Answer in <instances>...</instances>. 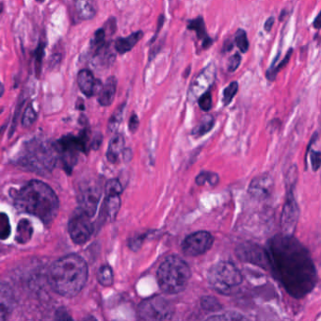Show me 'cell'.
Returning a JSON list of instances; mask_svg holds the SVG:
<instances>
[{"instance_id": "obj_1", "label": "cell", "mask_w": 321, "mask_h": 321, "mask_svg": "<svg viewBox=\"0 0 321 321\" xmlns=\"http://www.w3.org/2000/svg\"><path fill=\"white\" fill-rule=\"evenodd\" d=\"M267 259L274 277L295 299L311 293L317 283V273L309 251L289 234H278L267 242Z\"/></svg>"}, {"instance_id": "obj_2", "label": "cell", "mask_w": 321, "mask_h": 321, "mask_svg": "<svg viewBox=\"0 0 321 321\" xmlns=\"http://www.w3.org/2000/svg\"><path fill=\"white\" fill-rule=\"evenodd\" d=\"M14 204L19 211L28 213L50 225L58 216L60 202L54 190L40 180H31L15 194Z\"/></svg>"}, {"instance_id": "obj_3", "label": "cell", "mask_w": 321, "mask_h": 321, "mask_svg": "<svg viewBox=\"0 0 321 321\" xmlns=\"http://www.w3.org/2000/svg\"><path fill=\"white\" fill-rule=\"evenodd\" d=\"M49 284L62 297L77 296L88 280V266L78 255H68L55 262L50 267Z\"/></svg>"}, {"instance_id": "obj_4", "label": "cell", "mask_w": 321, "mask_h": 321, "mask_svg": "<svg viewBox=\"0 0 321 321\" xmlns=\"http://www.w3.org/2000/svg\"><path fill=\"white\" fill-rule=\"evenodd\" d=\"M191 277L188 264L179 256L170 255L158 267L157 278L160 289L166 294H178L185 290Z\"/></svg>"}, {"instance_id": "obj_5", "label": "cell", "mask_w": 321, "mask_h": 321, "mask_svg": "<svg viewBox=\"0 0 321 321\" xmlns=\"http://www.w3.org/2000/svg\"><path fill=\"white\" fill-rule=\"evenodd\" d=\"M20 162L28 170L39 175H46L54 169L57 162V149L39 139L31 140L24 147Z\"/></svg>"}, {"instance_id": "obj_6", "label": "cell", "mask_w": 321, "mask_h": 321, "mask_svg": "<svg viewBox=\"0 0 321 321\" xmlns=\"http://www.w3.org/2000/svg\"><path fill=\"white\" fill-rule=\"evenodd\" d=\"M207 280L214 290L230 295L242 284L243 275L232 261H219L208 270Z\"/></svg>"}, {"instance_id": "obj_7", "label": "cell", "mask_w": 321, "mask_h": 321, "mask_svg": "<svg viewBox=\"0 0 321 321\" xmlns=\"http://www.w3.org/2000/svg\"><path fill=\"white\" fill-rule=\"evenodd\" d=\"M138 313L139 318L143 320H169L175 315V309L168 300L155 296L140 303Z\"/></svg>"}, {"instance_id": "obj_8", "label": "cell", "mask_w": 321, "mask_h": 321, "mask_svg": "<svg viewBox=\"0 0 321 321\" xmlns=\"http://www.w3.org/2000/svg\"><path fill=\"white\" fill-rule=\"evenodd\" d=\"M91 218V216L79 207L72 215L69 219L68 231L73 243L83 245L89 241L93 233Z\"/></svg>"}, {"instance_id": "obj_9", "label": "cell", "mask_w": 321, "mask_h": 321, "mask_svg": "<svg viewBox=\"0 0 321 321\" xmlns=\"http://www.w3.org/2000/svg\"><path fill=\"white\" fill-rule=\"evenodd\" d=\"M217 78V67L215 63H209L200 73L193 79L188 89V98L189 101L198 100L199 97L206 91H210Z\"/></svg>"}, {"instance_id": "obj_10", "label": "cell", "mask_w": 321, "mask_h": 321, "mask_svg": "<svg viewBox=\"0 0 321 321\" xmlns=\"http://www.w3.org/2000/svg\"><path fill=\"white\" fill-rule=\"evenodd\" d=\"M213 243L214 237L209 232L198 231L184 239L183 253L188 256H199L212 248Z\"/></svg>"}, {"instance_id": "obj_11", "label": "cell", "mask_w": 321, "mask_h": 321, "mask_svg": "<svg viewBox=\"0 0 321 321\" xmlns=\"http://www.w3.org/2000/svg\"><path fill=\"white\" fill-rule=\"evenodd\" d=\"M236 255L243 262L251 263L255 266L267 268L269 267L266 248L254 243H243L236 248Z\"/></svg>"}, {"instance_id": "obj_12", "label": "cell", "mask_w": 321, "mask_h": 321, "mask_svg": "<svg viewBox=\"0 0 321 321\" xmlns=\"http://www.w3.org/2000/svg\"><path fill=\"white\" fill-rule=\"evenodd\" d=\"M299 220V206L294 198L292 187L287 193V198L285 201V206L282 213L281 225L283 228V233L293 235L297 227Z\"/></svg>"}, {"instance_id": "obj_13", "label": "cell", "mask_w": 321, "mask_h": 321, "mask_svg": "<svg viewBox=\"0 0 321 321\" xmlns=\"http://www.w3.org/2000/svg\"><path fill=\"white\" fill-rule=\"evenodd\" d=\"M100 199V189L97 186H86L82 188L79 196V208L93 217L96 212Z\"/></svg>"}, {"instance_id": "obj_14", "label": "cell", "mask_w": 321, "mask_h": 321, "mask_svg": "<svg viewBox=\"0 0 321 321\" xmlns=\"http://www.w3.org/2000/svg\"><path fill=\"white\" fill-rule=\"evenodd\" d=\"M77 81L80 91L87 97L94 96L97 92H100L104 86L101 80L94 79L93 73L88 69L79 71Z\"/></svg>"}, {"instance_id": "obj_15", "label": "cell", "mask_w": 321, "mask_h": 321, "mask_svg": "<svg viewBox=\"0 0 321 321\" xmlns=\"http://www.w3.org/2000/svg\"><path fill=\"white\" fill-rule=\"evenodd\" d=\"M187 28H188V30H189V31H193L196 32L197 38L202 41L203 48H208V47H210L212 45L214 41L210 37L207 35L206 23H205V20L202 16H199L197 18L188 21V27Z\"/></svg>"}, {"instance_id": "obj_16", "label": "cell", "mask_w": 321, "mask_h": 321, "mask_svg": "<svg viewBox=\"0 0 321 321\" xmlns=\"http://www.w3.org/2000/svg\"><path fill=\"white\" fill-rule=\"evenodd\" d=\"M271 188V180L270 177H256L254 179L249 188V192L254 197L257 199L266 198L267 194L269 193V190Z\"/></svg>"}, {"instance_id": "obj_17", "label": "cell", "mask_w": 321, "mask_h": 321, "mask_svg": "<svg viewBox=\"0 0 321 321\" xmlns=\"http://www.w3.org/2000/svg\"><path fill=\"white\" fill-rule=\"evenodd\" d=\"M116 89H117V79L114 76H110L107 79L102 90L98 93V102L103 107L110 106L115 97Z\"/></svg>"}, {"instance_id": "obj_18", "label": "cell", "mask_w": 321, "mask_h": 321, "mask_svg": "<svg viewBox=\"0 0 321 321\" xmlns=\"http://www.w3.org/2000/svg\"><path fill=\"white\" fill-rule=\"evenodd\" d=\"M144 33L141 31H136L128 37H119L115 41L114 47L119 54L124 55L131 51L134 46L139 43Z\"/></svg>"}, {"instance_id": "obj_19", "label": "cell", "mask_w": 321, "mask_h": 321, "mask_svg": "<svg viewBox=\"0 0 321 321\" xmlns=\"http://www.w3.org/2000/svg\"><path fill=\"white\" fill-rule=\"evenodd\" d=\"M75 8L80 20L88 21L96 15L97 4L95 0H75Z\"/></svg>"}, {"instance_id": "obj_20", "label": "cell", "mask_w": 321, "mask_h": 321, "mask_svg": "<svg viewBox=\"0 0 321 321\" xmlns=\"http://www.w3.org/2000/svg\"><path fill=\"white\" fill-rule=\"evenodd\" d=\"M125 149V139L121 134H116L109 142L107 158L111 163H116Z\"/></svg>"}, {"instance_id": "obj_21", "label": "cell", "mask_w": 321, "mask_h": 321, "mask_svg": "<svg viewBox=\"0 0 321 321\" xmlns=\"http://www.w3.org/2000/svg\"><path fill=\"white\" fill-rule=\"evenodd\" d=\"M33 234V227L31 221L27 218H23L19 221L17 226V233L15 239L20 244H26L31 239V236Z\"/></svg>"}, {"instance_id": "obj_22", "label": "cell", "mask_w": 321, "mask_h": 321, "mask_svg": "<svg viewBox=\"0 0 321 321\" xmlns=\"http://www.w3.org/2000/svg\"><path fill=\"white\" fill-rule=\"evenodd\" d=\"M0 314L1 320H4L8 317V315L11 313L12 309V297L11 291L5 289V285L1 286V305H0Z\"/></svg>"}, {"instance_id": "obj_23", "label": "cell", "mask_w": 321, "mask_h": 321, "mask_svg": "<svg viewBox=\"0 0 321 321\" xmlns=\"http://www.w3.org/2000/svg\"><path fill=\"white\" fill-rule=\"evenodd\" d=\"M105 206L107 217L109 218H114L121 206L120 195H107Z\"/></svg>"}, {"instance_id": "obj_24", "label": "cell", "mask_w": 321, "mask_h": 321, "mask_svg": "<svg viewBox=\"0 0 321 321\" xmlns=\"http://www.w3.org/2000/svg\"><path fill=\"white\" fill-rule=\"evenodd\" d=\"M292 53H293V49H289V50L287 51L286 55H285L284 60L281 61L277 66H275L274 63H273V64L270 65V67L267 69V73H266L267 79H268L269 81H274V80H275L276 76L278 75L279 72H280L282 69H284V68L288 64V62L290 61Z\"/></svg>"}, {"instance_id": "obj_25", "label": "cell", "mask_w": 321, "mask_h": 321, "mask_svg": "<svg viewBox=\"0 0 321 321\" xmlns=\"http://www.w3.org/2000/svg\"><path fill=\"white\" fill-rule=\"evenodd\" d=\"M105 46H106V31L104 29H99L94 33V37L91 42V49L94 52L93 55L95 57L99 56Z\"/></svg>"}, {"instance_id": "obj_26", "label": "cell", "mask_w": 321, "mask_h": 321, "mask_svg": "<svg viewBox=\"0 0 321 321\" xmlns=\"http://www.w3.org/2000/svg\"><path fill=\"white\" fill-rule=\"evenodd\" d=\"M195 181L198 186H204L207 183L212 187H216L219 182V176H218V174L213 171H202L200 175L196 177Z\"/></svg>"}, {"instance_id": "obj_27", "label": "cell", "mask_w": 321, "mask_h": 321, "mask_svg": "<svg viewBox=\"0 0 321 321\" xmlns=\"http://www.w3.org/2000/svg\"><path fill=\"white\" fill-rule=\"evenodd\" d=\"M113 271L109 266H103L97 273V281L103 286H110L113 284Z\"/></svg>"}, {"instance_id": "obj_28", "label": "cell", "mask_w": 321, "mask_h": 321, "mask_svg": "<svg viewBox=\"0 0 321 321\" xmlns=\"http://www.w3.org/2000/svg\"><path fill=\"white\" fill-rule=\"evenodd\" d=\"M214 125H215V120L212 116H207L196 128H194L192 135H194L195 137H202L206 133H208L212 129Z\"/></svg>"}, {"instance_id": "obj_29", "label": "cell", "mask_w": 321, "mask_h": 321, "mask_svg": "<svg viewBox=\"0 0 321 321\" xmlns=\"http://www.w3.org/2000/svg\"><path fill=\"white\" fill-rule=\"evenodd\" d=\"M202 308L207 312H218L223 309V304L216 298L206 296L201 299Z\"/></svg>"}, {"instance_id": "obj_30", "label": "cell", "mask_w": 321, "mask_h": 321, "mask_svg": "<svg viewBox=\"0 0 321 321\" xmlns=\"http://www.w3.org/2000/svg\"><path fill=\"white\" fill-rule=\"evenodd\" d=\"M235 43L241 53L248 52L250 44H249L247 32L242 29H238L236 31V34H235Z\"/></svg>"}, {"instance_id": "obj_31", "label": "cell", "mask_w": 321, "mask_h": 321, "mask_svg": "<svg viewBox=\"0 0 321 321\" xmlns=\"http://www.w3.org/2000/svg\"><path fill=\"white\" fill-rule=\"evenodd\" d=\"M44 50H45V43L43 41H40V43L37 46L36 50L34 52V59H35V72L37 78L40 77V73L42 71L43 66V60L44 58Z\"/></svg>"}, {"instance_id": "obj_32", "label": "cell", "mask_w": 321, "mask_h": 321, "mask_svg": "<svg viewBox=\"0 0 321 321\" xmlns=\"http://www.w3.org/2000/svg\"><path fill=\"white\" fill-rule=\"evenodd\" d=\"M237 91H238V83L236 81L231 82L230 84L225 88L224 90V97H223V102L225 107L228 106L233 101Z\"/></svg>"}, {"instance_id": "obj_33", "label": "cell", "mask_w": 321, "mask_h": 321, "mask_svg": "<svg viewBox=\"0 0 321 321\" xmlns=\"http://www.w3.org/2000/svg\"><path fill=\"white\" fill-rule=\"evenodd\" d=\"M37 120V113L33 107L30 105L24 109L23 118H22V125L24 128H30Z\"/></svg>"}, {"instance_id": "obj_34", "label": "cell", "mask_w": 321, "mask_h": 321, "mask_svg": "<svg viewBox=\"0 0 321 321\" xmlns=\"http://www.w3.org/2000/svg\"><path fill=\"white\" fill-rule=\"evenodd\" d=\"M125 109V104L120 106L118 109H116L113 115L111 116L109 122V128L110 131H115L119 128L120 124L122 120V113Z\"/></svg>"}, {"instance_id": "obj_35", "label": "cell", "mask_w": 321, "mask_h": 321, "mask_svg": "<svg viewBox=\"0 0 321 321\" xmlns=\"http://www.w3.org/2000/svg\"><path fill=\"white\" fill-rule=\"evenodd\" d=\"M198 105H199L200 109L206 112L211 109L212 108V94H211L210 91H206L199 97Z\"/></svg>"}, {"instance_id": "obj_36", "label": "cell", "mask_w": 321, "mask_h": 321, "mask_svg": "<svg viewBox=\"0 0 321 321\" xmlns=\"http://www.w3.org/2000/svg\"><path fill=\"white\" fill-rule=\"evenodd\" d=\"M0 230H1V238L3 240L7 239L11 235V225L6 214L2 213L0 217Z\"/></svg>"}, {"instance_id": "obj_37", "label": "cell", "mask_w": 321, "mask_h": 321, "mask_svg": "<svg viewBox=\"0 0 321 321\" xmlns=\"http://www.w3.org/2000/svg\"><path fill=\"white\" fill-rule=\"evenodd\" d=\"M121 185L118 179H111L106 185L107 195H121Z\"/></svg>"}, {"instance_id": "obj_38", "label": "cell", "mask_w": 321, "mask_h": 321, "mask_svg": "<svg viewBox=\"0 0 321 321\" xmlns=\"http://www.w3.org/2000/svg\"><path fill=\"white\" fill-rule=\"evenodd\" d=\"M242 61V58L240 54H234L233 56H231L229 61H228V65H227V69L228 71L231 73H234L236 72V70L238 69V67L240 66V63Z\"/></svg>"}, {"instance_id": "obj_39", "label": "cell", "mask_w": 321, "mask_h": 321, "mask_svg": "<svg viewBox=\"0 0 321 321\" xmlns=\"http://www.w3.org/2000/svg\"><path fill=\"white\" fill-rule=\"evenodd\" d=\"M208 319L210 320H243L246 319L244 315H240L239 313H233V314H227V315H217V316H211Z\"/></svg>"}, {"instance_id": "obj_40", "label": "cell", "mask_w": 321, "mask_h": 321, "mask_svg": "<svg viewBox=\"0 0 321 321\" xmlns=\"http://www.w3.org/2000/svg\"><path fill=\"white\" fill-rule=\"evenodd\" d=\"M311 165L314 171H317L321 168V152L311 150Z\"/></svg>"}, {"instance_id": "obj_41", "label": "cell", "mask_w": 321, "mask_h": 321, "mask_svg": "<svg viewBox=\"0 0 321 321\" xmlns=\"http://www.w3.org/2000/svg\"><path fill=\"white\" fill-rule=\"evenodd\" d=\"M139 118H138L137 114L133 113V114L131 115V117H130V119H129V130H130L132 133L136 132L137 129L139 128Z\"/></svg>"}, {"instance_id": "obj_42", "label": "cell", "mask_w": 321, "mask_h": 321, "mask_svg": "<svg viewBox=\"0 0 321 321\" xmlns=\"http://www.w3.org/2000/svg\"><path fill=\"white\" fill-rule=\"evenodd\" d=\"M56 319L59 320H68L72 319V317L67 314L66 311L64 309H60L56 313Z\"/></svg>"}, {"instance_id": "obj_43", "label": "cell", "mask_w": 321, "mask_h": 321, "mask_svg": "<svg viewBox=\"0 0 321 321\" xmlns=\"http://www.w3.org/2000/svg\"><path fill=\"white\" fill-rule=\"evenodd\" d=\"M164 22H165V17H164L163 14H161V15L159 16V18H158V28H157V31H156V34H155V36L153 37V40L151 41V43H154V42L157 40L158 34L159 33L160 30H161V28L163 27Z\"/></svg>"}, {"instance_id": "obj_44", "label": "cell", "mask_w": 321, "mask_h": 321, "mask_svg": "<svg viewBox=\"0 0 321 321\" xmlns=\"http://www.w3.org/2000/svg\"><path fill=\"white\" fill-rule=\"evenodd\" d=\"M275 23V18L273 16H270L269 18H267L264 24V30L266 32H270V31L273 30V26Z\"/></svg>"}, {"instance_id": "obj_45", "label": "cell", "mask_w": 321, "mask_h": 321, "mask_svg": "<svg viewBox=\"0 0 321 321\" xmlns=\"http://www.w3.org/2000/svg\"><path fill=\"white\" fill-rule=\"evenodd\" d=\"M234 47V43L231 41L230 39H227L225 40V43H224V46H223V52L224 53H227V52H230L231 50Z\"/></svg>"}, {"instance_id": "obj_46", "label": "cell", "mask_w": 321, "mask_h": 321, "mask_svg": "<svg viewBox=\"0 0 321 321\" xmlns=\"http://www.w3.org/2000/svg\"><path fill=\"white\" fill-rule=\"evenodd\" d=\"M313 27L315 28V30H321V12L317 14V16L314 20Z\"/></svg>"}, {"instance_id": "obj_47", "label": "cell", "mask_w": 321, "mask_h": 321, "mask_svg": "<svg viewBox=\"0 0 321 321\" xmlns=\"http://www.w3.org/2000/svg\"><path fill=\"white\" fill-rule=\"evenodd\" d=\"M36 1H38V2H41V3H43L44 0H36Z\"/></svg>"}]
</instances>
